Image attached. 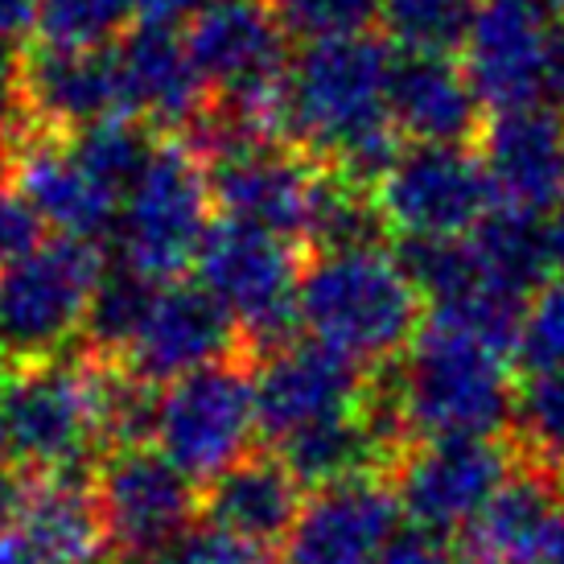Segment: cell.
<instances>
[{
  "instance_id": "28",
  "label": "cell",
  "mask_w": 564,
  "mask_h": 564,
  "mask_svg": "<svg viewBox=\"0 0 564 564\" xmlns=\"http://www.w3.org/2000/svg\"><path fill=\"white\" fill-rule=\"evenodd\" d=\"M158 289L161 284L141 281L128 268H116V272L104 276V284H99V293L91 301V314H87V329H83L87 350H91L95 359H124Z\"/></svg>"
},
{
  "instance_id": "40",
  "label": "cell",
  "mask_w": 564,
  "mask_h": 564,
  "mask_svg": "<svg viewBox=\"0 0 564 564\" xmlns=\"http://www.w3.org/2000/svg\"><path fill=\"white\" fill-rule=\"evenodd\" d=\"M544 564H564V516H561V523H556V532H552V544H549Z\"/></svg>"
},
{
  "instance_id": "13",
  "label": "cell",
  "mask_w": 564,
  "mask_h": 564,
  "mask_svg": "<svg viewBox=\"0 0 564 564\" xmlns=\"http://www.w3.org/2000/svg\"><path fill=\"white\" fill-rule=\"evenodd\" d=\"M564 0H478L466 37V75L486 108L511 111L544 99Z\"/></svg>"
},
{
  "instance_id": "6",
  "label": "cell",
  "mask_w": 564,
  "mask_h": 564,
  "mask_svg": "<svg viewBox=\"0 0 564 564\" xmlns=\"http://www.w3.org/2000/svg\"><path fill=\"white\" fill-rule=\"evenodd\" d=\"M104 276V251L79 239H50L25 264L0 272V367L25 371L63 359L87 329Z\"/></svg>"
},
{
  "instance_id": "16",
  "label": "cell",
  "mask_w": 564,
  "mask_h": 564,
  "mask_svg": "<svg viewBox=\"0 0 564 564\" xmlns=\"http://www.w3.org/2000/svg\"><path fill=\"white\" fill-rule=\"evenodd\" d=\"M495 203L523 215H552L564 206V111L552 104L495 111L478 137Z\"/></svg>"
},
{
  "instance_id": "34",
  "label": "cell",
  "mask_w": 564,
  "mask_h": 564,
  "mask_svg": "<svg viewBox=\"0 0 564 564\" xmlns=\"http://www.w3.org/2000/svg\"><path fill=\"white\" fill-rule=\"evenodd\" d=\"M177 552H182V564H264V552L243 549L239 540L210 532V528L189 532L186 540L177 544Z\"/></svg>"
},
{
  "instance_id": "3",
  "label": "cell",
  "mask_w": 564,
  "mask_h": 564,
  "mask_svg": "<svg viewBox=\"0 0 564 564\" xmlns=\"http://www.w3.org/2000/svg\"><path fill=\"white\" fill-rule=\"evenodd\" d=\"M301 326L367 371L404 359L424 326V297L400 256L376 248L317 251L301 276Z\"/></svg>"
},
{
  "instance_id": "5",
  "label": "cell",
  "mask_w": 564,
  "mask_h": 564,
  "mask_svg": "<svg viewBox=\"0 0 564 564\" xmlns=\"http://www.w3.org/2000/svg\"><path fill=\"white\" fill-rule=\"evenodd\" d=\"M210 165L182 137L158 144L120 206V268L149 284H177L210 236Z\"/></svg>"
},
{
  "instance_id": "35",
  "label": "cell",
  "mask_w": 564,
  "mask_h": 564,
  "mask_svg": "<svg viewBox=\"0 0 564 564\" xmlns=\"http://www.w3.org/2000/svg\"><path fill=\"white\" fill-rule=\"evenodd\" d=\"M376 564H454V556H449L441 535L412 528V532H395L388 540V549L376 556Z\"/></svg>"
},
{
  "instance_id": "41",
  "label": "cell",
  "mask_w": 564,
  "mask_h": 564,
  "mask_svg": "<svg viewBox=\"0 0 564 564\" xmlns=\"http://www.w3.org/2000/svg\"><path fill=\"white\" fill-rule=\"evenodd\" d=\"M462 564H474V561H462Z\"/></svg>"
},
{
  "instance_id": "25",
  "label": "cell",
  "mask_w": 564,
  "mask_h": 564,
  "mask_svg": "<svg viewBox=\"0 0 564 564\" xmlns=\"http://www.w3.org/2000/svg\"><path fill=\"white\" fill-rule=\"evenodd\" d=\"M210 0H42L37 37L46 50L116 46L128 25H177L198 17Z\"/></svg>"
},
{
  "instance_id": "1",
  "label": "cell",
  "mask_w": 564,
  "mask_h": 564,
  "mask_svg": "<svg viewBox=\"0 0 564 564\" xmlns=\"http://www.w3.org/2000/svg\"><path fill=\"white\" fill-rule=\"evenodd\" d=\"M395 58L379 37L305 46L284 79V141L355 186H376L404 153L392 124Z\"/></svg>"
},
{
  "instance_id": "24",
  "label": "cell",
  "mask_w": 564,
  "mask_h": 564,
  "mask_svg": "<svg viewBox=\"0 0 564 564\" xmlns=\"http://www.w3.org/2000/svg\"><path fill=\"white\" fill-rule=\"evenodd\" d=\"M17 523V532L30 540L46 564H104L111 552L95 486L83 482L79 474L30 478Z\"/></svg>"
},
{
  "instance_id": "9",
  "label": "cell",
  "mask_w": 564,
  "mask_h": 564,
  "mask_svg": "<svg viewBox=\"0 0 564 564\" xmlns=\"http://www.w3.org/2000/svg\"><path fill=\"white\" fill-rule=\"evenodd\" d=\"M256 433V371L243 359L177 379L161 392L153 441L194 482H210L243 462Z\"/></svg>"
},
{
  "instance_id": "37",
  "label": "cell",
  "mask_w": 564,
  "mask_h": 564,
  "mask_svg": "<svg viewBox=\"0 0 564 564\" xmlns=\"http://www.w3.org/2000/svg\"><path fill=\"white\" fill-rule=\"evenodd\" d=\"M0 564H46L21 532H0Z\"/></svg>"
},
{
  "instance_id": "27",
  "label": "cell",
  "mask_w": 564,
  "mask_h": 564,
  "mask_svg": "<svg viewBox=\"0 0 564 564\" xmlns=\"http://www.w3.org/2000/svg\"><path fill=\"white\" fill-rule=\"evenodd\" d=\"M66 141L75 149V158L87 165V173L95 182H104L116 198H124L128 189L141 182V173L149 170V161L161 144L137 120H104V124L83 128Z\"/></svg>"
},
{
  "instance_id": "8",
  "label": "cell",
  "mask_w": 564,
  "mask_h": 564,
  "mask_svg": "<svg viewBox=\"0 0 564 564\" xmlns=\"http://www.w3.org/2000/svg\"><path fill=\"white\" fill-rule=\"evenodd\" d=\"M379 371L346 359L322 343H284L256 367V421L281 449L289 441L367 416L376 404Z\"/></svg>"
},
{
  "instance_id": "17",
  "label": "cell",
  "mask_w": 564,
  "mask_h": 564,
  "mask_svg": "<svg viewBox=\"0 0 564 564\" xmlns=\"http://www.w3.org/2000/svg\"><path fill=\"white\" fill-rule=\"evenodd\" d=\"M30 124L54 137H75L104 120H137L120 50H37L25 58Z\"/></svg>"
},
{
  "instance_id": "7",
  "label": "cell",
  "mask_w": 564,
  "mask_h": 564,
  "mask_svg": "<svg viewBox=\"0 0 564 564\" xmlns=\"http://www.w3.org/2000/svg\"><path fill=\"white\" fill-rule=\"evenodd\" d=\"M194 268L198 284L236 317L251 359L281 350L293 326H301L297 301L305 268L297 264L289 239L268 236L248 223L219 219Z\"/></svg>"
},
{
  "instance_id": "19",
  "label": "cell",
  "mask_w": 564,
  "mask_h": 564,
  "mask_svg": "<svg viewBox=\"0 0 564 564\" xmlns=\"http://www.w3.org/2000/svg\"><path fill=\"white\" fill-rule=\"evenodd\" d=\"M9 177L42 215V223L58 231V239L95 243L116 223L120 198L104 182H95L66 137L25 128L9 153Z\"/></svg>"
},
{
  "instance_id": "10",
  "label": "cell",
  "mask_w": 564,
  "mask_h": 564,
  "mask_svg": "<svg viewBox=\"0 0 564 564\" xmlns=\"http://www.w3.org/2000/svg\"><path fill=\"white\" fill-rule=\"evenodd\" d=\"M371 198L383 227L404 243L470 239L499 206L482 161L445 144L404 149L392 170L371 186Z\"/></svg>"
},
{
  "instance_id": "38",
  "label": "cell",
  "mask_w": 564,
  "mask_h": 564,
  "mask_svg": "<svg viewBox=\"0 0 564 564\" xmlns=\"http://www.w3.org/2000/svg\"><path fill=\"white\" fill-rule=\"evenodd\" d=\"M544 95L552 99V108L564 111V21L556 30V46H552V63H549V87Z\"/></svg>"
},
{
  "instance_id": "12",
  "label": "cell",
  "mask_w": 564,
  "mask_h": 564,
  "mask_svg": "<svg viewBox=\"0 0 564 564\" xmlns=\"http://www.w3.org/2000/svg\"><path fill=\"white\" fill-rule=\"evenodd\" d=\"M111 549L124 556L177 549L189 523L203 516V495L189 474H182L153 445L111 449L91 478Z\"/></svg>"
},
{
  "instance_id": "30",
  "label": "cell",
  "mask_w": 564,
  "mask_h": 564,
  "mask_svg": "<svg viewBox=\"0 0 564 564\" xmlns=\"http://www.w3.org/2000/svg\"><path fill=\"white\" fill-rule=\"evenodd\" d=\"M284 37H297L305 46L343 42L362 33L383 17V0H264Z\"/></svg>"
},
{
  "instance_id": "18",
  "label": "cell",
  "mask_w": 564,
  "mask_h": 564,
  "mask_svg": "<svg viewBox=\"0 0 564 564\" xmlns=\"http://www.w3.org/2000/svg\"><path fill=\"white\" fill-rule=\"evenodd\" d=\"M400 516L388 474L314 490L284 544V564H376Z\"/></svg>"
},
{
  "instance_id": "15",
  "label": "cell",
  "mask_w": 564,
  "mask_h": 564,
  "mask_svg": "<svg viewBox=\"0 0 564 564\" xmlns=\"http://www.w3.org/2000/svg\"><path fill=\"white\" fill-rule=\"evenodd\" d=\"M326 170L293 144H260L210 161V189L223 219L260 227L268 236L305 239Z\"/></svg>"
},
{
  "instance_id": "14",
  "label": "cell",
  "mask_w": 564,
  "mask_h": 564,
  "mask_svg": "<svg viewBox=\"0 0 564 564\" xmlns=\"http://www.w3.org/2000/svg\"><path fill=\"white\" fill-rule=\"evenodd\" d=\"M251 359L236 317L206 293L203 284H161L149 314H144L137 338L128 346V371L144 383H177L186 376L223 367V362Z\"/></svg>"
},
{
  "instance_id": "11",
  "label": "cell",
  "mask_w": 564,
  "mask_h": 564,
  "mask_svg": "<svg viewBox=\"0 0 564 564\" xmlns=\"http://www.w3.org/2000/svg\"><path fill=\"white\" fill-rule=\"evenodd\" d=\"M516 441L502 437H437L412 441L395 457L388 482L416 532H466L519 466Z\"/></svg>"
},
{
  "instance_id": "23",
  "label": "cell",
  "mask_w": 564,
  "mask_h": 564,
  "mask_svg": "<svg viewBox=\"0 0 564 564\" xmlns=\"http://www.w3.org/2000/svg\"><path fill=\"white\" fill-rule=\"evenodd\" d=\"M116 50L124 63L137 116H149L165 132L189 137L210 108V91L194 66L186 33H177L173 25H137L116 42Z\"/></svg>"
},
{
  "instance_id": "39",
  "label": "cell",
  "mask_w": 564,
  "mask_h": 564,
  "mask_svg": "<svg viewBox=\"0 0 564 564\" xmlns=\"http://www.w3.org/2000/svg\"><path fill=\"white\" fill-rule=\"evenodd\" d=\"M120 564H182V552H177V549L141 552V556H120Z\"/></svg>"
},
{
  "instance_id": "26",
  "label": "cell",
  "mask_w": 564,
  "mask_h": 564,
  "mask_svg": "<svg viewBox=\"0 0 564 564\" xmlns=\"http://www.w3.org/2000/svg\"><path fill=\"white\" fill-rule=\"evenodd\" d=\"M478 0H383L388 46L404 58H449L466 50Z\"/></svg>"
},
{
  "instance_id": "22",
  "label": "cell",
  "mask_w": 564,
  "mask_h": 564,
  "mask_svg": "<svg viewBox=\"0 0 564 564\" xmlns=\"http://www.w3.org/2000/svg\"><path fill=\"white\" fill-rule=\"evenodd\" d=\"M388 108L400 137L412 144L466 149L486 128V104L474 91L466 66L449 58H395Z\"/></svg>"
},
{
  "instance_id": "33",
  "label": "cell",
  "mask_w": 564,
  "mask_h": 564,
  "mask_svg": "<svg viewBox=\"0 0 564 564\" xmlns=\"http://www.w3.org/2000/svg\"><path fill=\"white\" fill-rule=\"evenodd\" d=\"M25 128H33L25 108V58L0 42V153H9Z\"/></svg>"
},
{
  "instance_id": "36",
  "label": "cell",
  "mask_w": 564,
  "mask_h": 564,
  "mask_svg": "<svg viewBox=\"0 0 564 564\" xmlns=\"http://www.w3.org/2000/svg\"><path fill=\"white\" fill-rule=\"evenodd\" d=\"M37 9L42 0H0V42L17 46L21 37L37 30Z\"/></svg>"
},
{
  "instance_id": "29",
  "label": "cell",
  "mask_w": 564,
  "mask_h": 564,
  "mask_svg": "<svg viewBox=\"0 0 564 564\" xmlns=\"http://www.w3.org/2000/svg\"><path fill=\"white\" fill-rule=\"evenodd\" d=\"M516 449L564 478V371L528 376L516 395Z\"/></svg>"
},
{
  "instance_id": "4",
  "label": "cell",
  "mask_w": 564,
  "mask_h": 564,
  "mask_svg": "<svg viewBox=\"0 0 564 564\" xmlns=\"http://www.w3.org/2000/svg\"><path fill=\"white\" fill-rule=\"evenodd\" d=\"M104 441V359H54L4 376L0 454L25 478L79 474Z\"/></svg>"
},
{
  "instance_id": "21",
  "label": "cell",
  "mask_w": 564,
  "mask_h": 564,
  "mask_svg": "<svg viewBox=\"0 0 564 564\" xmlns=\"http://www.w3.org/2000/svg\"><path fill=\"white\" fill-rule=\"evenodd\" d=\"M561 474L519 462L466 528V561L474 564H544L552 532L564 516Z\"/></svg>"
},
{
  "instance_id": "31",
  "label": "cell",
  "mask_w": 564,
  "mask_h": 564,
  "mask_svg": "<svg viewBox=\"0 0 564 564\" xmlns=\"http://www.w3.org/2000/svg\"><path fill=\"white\" fill-rule=\"evenodd\" d=\"M516 362L528 376L564 371V276H552L549 284H540L523 305Z\"/></svg>"
},
{
  "instance_id": "2",
  "label": "cell",
  "mask_w": 564,
  "mask_h": 564,
  "mask_svg": "<svg viewBox=\"0 0 564 564\" xmlns=\"http://www.w3.org/2000/svg\"><path fill=\"white\" fill-rule=\"evenodd\" d=\"M511 355L466 329L424 317L392 376L379 371V392L392 408L404 441L502 437L516 421Z\"/></svg>"
},
{
  "instance_id": "20",
  "label": "cell",
  "mask_w": 564,
  "mask_h": 564,
  "mask_svg": "<svg viewBox=\"0 0 564 564\" xmlns=\"http://www.w3.org/2000/svg\"><path fill=\"white\" fill-rule=\"evenodd\" d=\"M305 486L276 454H248L231 470L210 478L203 490V523L231 535L243 549L264 552L289 544L305 511Z\"/></svg>"
},
{
  "instance_id": "32",
  "label": "cell",
  "mask_w": 564,
  "mask_h": 564,
  "mask_svg": "<svg viewBox=\"0 0 564 564\" xmlns=\"http://www.w3.org/2000/svg\"><path fill=\"white\" fill-rule=\"evenodd\" d=\"M46 248V223L30 206V198L13 186L9 165L0 170V272L25 264Z\"/></svg>"
}]
</instances>
